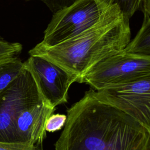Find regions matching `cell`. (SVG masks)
Instances as JSON below:
<instances>
[{"label":"cell","instance_id":"6da1fadb","mask_svg":"<svg viewBox=\"0 0 150 150\" xmlns=\"http://www.w3.org/2000/svg\"><path fill=\"white\" fill-rule=\"evenodd\" d=\"M55 150H150V134L118 108L86 91L67 111Z\"/></svg>","mask_w":150,"mask_h":150},{"label":"cell","instance_id":"7a4b0ae2","mask_svg":"<svg viewBox=\"0 0 150 150\" xmlns=\"http://www.w3.org/2000/svg\"><path fill=\"white\" fill-rule=\"evenodd\" d=\"M131 40L129 20L124 16L105 21L88 30L57 45L40 42L29 51L42 57L74 76H83L101 60L122 50Z\"/></svg>","mask_w":150,"mask_h":150},{"label":"cell","instance_id":"3957f363","mask_svg":"<svg viewBox=\"0 0 150 150\" xmlns=\"http://www.w3.org/2000/svg\"><path fill=\"white\" fill-rule=\"evenodd\" d=\"M122 16L118 6L111 0H76L53 13L40 43L53 46Z\"/></svg>","mask_w":150,"mask_h":150},{"label":"cell","instance_id":"277c9868","mask_svg":"<svg viewBox=\"0 0 150 150\" xmlns=\"http://www.w3.org/2000/svg\"><path fill=\"white\" fill-rule=\"evenodd\" d=\"M150 75V59L125 52L110 56L91 67L80 83L94 90L131 83Z\"/></svg>","mask_w":150,"mask_h":150},{"label":"cell","instance_id":"5b68a950","mask_svg":"<svg viewBox=\"0 0 150 150\" xmlns=\"http://www.w3.org/2000/svg\"><path fill=\"white\" fill-rule=\"evenodd\" d=\"M43 100L32 76L25 69L0 93V141L15 142L14 124L17 116Z\"/></svg>","mask_w":150,"mask_h":150},{"label":"cell","instance_id":"8992f818","mask_svg":"<svg viewBox=\"0 0 150 150\" xmlns=\"http://www.w3.org/2000/svg\"><path fill=\"white\" fill-rule=\"evenodd\" d=\"M94 91L98 98L129 115L150 134V75L131 83Z\"/></svg>","mask_w":150,"mask_h":150},{"label":"cell","instance_id":"52a82bcc","mask_svg":"<svg viewBox=\"0 0 150 150\" xmlns=\"http://www.w3.org/2000/svg\"><path fill=\"white\" fill-rule=\"evenodd\" d=\"M25 67L32 76L43 98L53 107L67 101L68 91L76 77L50 61L30 56Z\"/></svg>","mask_w":150,"mask_h":150},{"label":"cell","instance_id":"ba28073f","mask_svg":"<svg viewBox=\"0 0 150 150\" xmlns=\"http://www.w3.org/2000/svg\"><path fill=\"white\" fill-rule=\"evenodd\" d=\"M55 108L42 100L22 111L14 124L15 142L42 145L46 137L45 125Z\"/></svg>","mask_w":150,"mask_h":150},{"label":"cell","instance_id":"9c48e42d","mask_svg":"<svg viewBox=\"0 0 150 150\" xmlns=\"http://www.w3.org/2000/svg\"><path fill=\"white\" fill-rule=\"evenodd\" d=\"M124 50L129 54L150 59V18L144 17L139 30Z\"/></svg>","mask_w":150,"mask_h":150},{"label":"cell","instance_id":"30bf717a","mask_svg":"<svg viewBox=\"0 0 150 150\" xmlns=\"http://www.w3.org/2000/svg\"><path fill=\"white\" fill-rule=\"evenodd\" d=\"M24 62L18 56L0 62V93L24 70Z\"/></svg>","mask_w":150,"mask_h":150},{"label":"cell","instance_id":"8fae6325","mask_svg":"<svg viewBox=\"0 0 150 150\" xmlns=\"http://www.w3.org/2000/svg\"><path fill=\"white\" fill-rule=\"evenodd\" d=\"M22 50L21 43L9 42L0 36V62L18 56Z\"/></svg>","mask_w":150,"mask_h":150},{"label":"cell","instance_id":"7c38bea8","mask_svg":"<svg viewBox=\"0 0 150 150\" xmlns=\"http://www.w3.org/2000/svg\"><path fill=\"white\" fill-rule=\"evenodd\" d=\"M116 4L123 15L129 19L138 11H142L145 0H111Z\"/></svg>","mask_w":150,"mask_h":150},{"label":"cell","instance_id":"4fadbf2b","mask_svg":"<svg viewBox=\"0 0 150 150\" xmlns=\"http://www.w3.org/2000/svg\"><path fill=\"white\" fill-rule=\"evenodd\" d=\"M67 120V115L60 114H52L47 120L45 129L46 131L53 132L61 129L64 126Z\"/></svg>","mask_w":150,"mask_h":150},{"label":"cell","instance_id":"5bb4252c","mask_svg":"<svg viewBox=\"0 0 150 150\" xmlns=\"http://www.w3.org/2000/svg\"><path fill=\"white\" fill-rule=\"evenodd\" d=\"M0 150H43L39 145L18 142L0 141Z\"/></svg>","mask_w":150,"mask_h":150},{"label":"cell","instance_id":"9a60e30c","mask_svg":"<svg viewBox=\"0 0 150 150\" xmlns=\"http://www.w3.org/2000/svg\"><path fill=\"white\" fill-rule=\"evenodd\" d=\"M142 11L144 16L150 18V0H145Z\"/></svg>","mask_w":150,"mask_h":150},{"label":"cell","instance_id":"2e32d148","mask_svg":"<svg viewBox=\"0 0 150 150\" xmlns=\"http://www.w3.org/2000/svg\"><path fill=\"white\" fill-rule=\"evenodd\" d=\"M51 2L56 3V4H70L76 0H46Z\"/></svg>","mask_w":150,"mask_h":150}]
</instances>
